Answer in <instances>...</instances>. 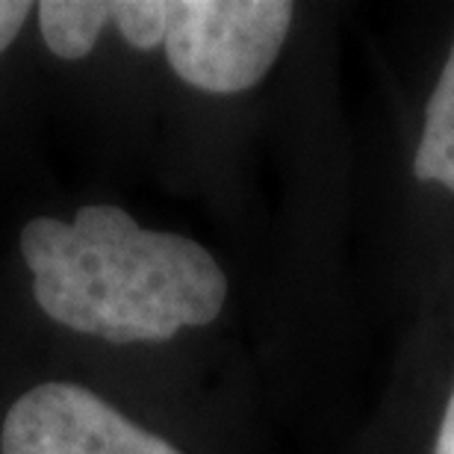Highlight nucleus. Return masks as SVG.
I'll list each match as a JSON object with an SVG mask.
<instances>
[{"label":"nucleus","mask_w":454,"mask_h":454,"mask_svg":"<svg viewBox=\"0 0 454 454\" xmlns=\"http://www.w3.org/2000/svg\"><path fill=\"white\" fill-rule=\"evenodd\" d=\"M21 254L48 319L115 345L213 325L227 298V275L204 245L145 231L113 204L80 207L71 224L27 222Z\"/></svg>","instance_id":"1"},{"label":"nucleus","mask_w":454,"mask_h":454,"mask_svg":"<svg viewBox=\"0 0 454 454\" xmlns=\"http://www.w3.org/2000/svg\"><path fill=\"white\" fill-rule=\"evenodd\" d=\"M48 51L59 59H83L113 24V4L101 0H44L35 6Z\"/></svg>","instance_id":"5"},{"label":"nucleus","mask_w":454,"mask_h":454,"mask_svg":"<svg viewBox=\"0 0 454 454\" xmlns=\"http://www.w3.org/2000/svg\"><path fill=\"white\" fill-rule=\"evenodd\" d=\"M113 24L136 51H153L166 42L168 0H118L113 4Z\"/></svg>","instance_id":"6"},{"label":"nucleus","mask_w":454,"mask_h":454,"mask_svg":"<svg viewBox=\"0 0 454 454\" xmlns=\"http://www.w3.org/2000/svg\"><path fill=\"white\" fill-rule=\"evenodd\" d=\"M293 15L286 0H168V66L201 92H248L284 51Z\"/></svg>","instance_id":"2"},{"label":"nucleus","mask_w":454,"mask_h":454,"mask_svg":"<svg viewBox=\"0 0 454 454\" xmlns=\"http://www.w3.org/2000/svg\"><path fill=\"white\" fill-rule=\"evenodd\" d=\"M413 175L422 184H440L454 192V44L425 110L422 139L413 157Z\"/></svg>","instance_id":"4"},{"label":"nucleus","mask_w":454,"mask_h":454,"mask_svg":"<svg viewBox=\"0 0 454 454\" xmlns=\"http://www.w3.org/2000/svg\"><path fill=\"white\" fill-rule=\"evenodd\" d=\"M33 9L35 6L27 4V0H0V53L15 42V35L21 33Z\"/></svg>","instance_id":"7"},{"label":"nucleus","mask_w":454,"mask_h":454,"mask_svg":"<svg viewBox=\"0 0 454 454\" xmlns=\"http://www.w3.org/2000/svg\"><path fill=\"white\" fill-rule=\"evenodd\" d=\"M0 454H184L139 428L92 389L51 380L9 407Z\"/></svg>","instance_id":"3"},{"label":"nucleus","mask_w":454,"mask_h":454,"mask_svg":"<svg viewBox=\"0 0 454 454\" xmlns=\"http://www.w3.org/2000/svg\"><path fill=\"white\" fill-rule=\"evenodd\" d=\"M434 454H454V389L446 404V416H442L440 434H437V449Z\"/></svg>","instance_id":"8"}]
</instances>
